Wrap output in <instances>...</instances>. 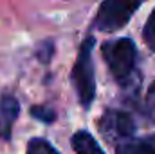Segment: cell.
Returning a JSON list of instances; mask_svg holds the SVG:
<instances>
[{"label": "cell", "mask_w": 155, "mask_h": 154, "mask_svg": "<svg viewBox=\"0 0 155 154\" xmlns=\"http://www.w3.org/2000/svg\"><path fill=\"white\" fill-rule=\"evenodd\" d=\"M103 58L121 87L132 85L137 76V47L130 38H117L105 42L101 47Z\"/></svg>", "instance_id": "1"}, {"label": "cell", "mask_w": 155, "mask_h": 154, "mask_svg": "<svg viewBox=\"0 0 155 154\" xmlns=\"http://www.w3.org/2000/svg\"><path fill=\"white\" fill-rule=\"evenodd\" d=\"M94 45H96L94 37H88L83 40L79 53H78L76 64L71 73V80L74 83L79 103L85 109H88L96 98V75H94V58H92Z\"/></svg>", "instance_id": "2"}, {"label": "cell", "mask_w": 155, "mask_h": 154, "mask_svg": "<svg viewBox=\"0 0 155 154\" xmlns=\"http://www.w3.org/2000/svg\"><path fill=\"white\" fill-rule=\"evenodd\" d=\"M144 0H103L94 18V27L105 33L124 27Z\"/></svg>", "instance_id": "3"}, {"label": "cell", "mask_w": 155, "mask_h": 154, "mask_svg": "<svg viewBox=\"0 0 155 154\" xmlns=\"http://www.w3.org/2000/svg\"><path fill=\"white\" fill-rule=\"evenodd\" d=\"M97 127L108 142H123L126 138H132L135 131V121L128 113L108 109L103 113L101 120L97 121Z\"/></svg>", "instance_id": "4"}, {"label": "cell", "mask_w": 155, "mask_h": 154, "mask_svg": "<svg viewBox=\"0 0 155 154\" xmlns=\"http://www.w3.org/2000/svg\"><path fill=\"white\" fill-rule=\"evenodd\" d=\"M20 114V103L15 96L4 94L0 98V140H11L13 125Z\"/></svg>", "instance_id": "5"}, {"label": "cell", "mask_w": 155, "mask_h": 154, "mask_svg": "<svg viewBox=\"0 0 155 154\" xmlns=\"http://www.w3.org/2000/svg\"><path fill=\"white\" fill-rule=\"evenodd\" d=\"M116 154H155V134L143 138H126L117 145Z\"/></svg>", "instance_id": "6"}, {"label": "cell", "mask_w": 155, "mask_h": 154, "mask_svg": "<svg viewBox=\"0 0 155 154\" xmlns=\"http://www.w3.org/2000/svg\"><path fill=\"white\" fill-rule=\"evenodd\" d=\"M72 149L76 154H105L101 151V147L97 145V142L94 140V136L87 131H78L72 136Z\"/></svg>", "instance_id": "7"}, {"label": "cell", "mask_w": 155, "mask_h": 154, "mask_svg": "<svg viewBox=\"0 0 155 154\" xmlns=\"http://www.w3.org/2000/svg\"><path fill=\"white\" fill-rule=\"evenodd\" d=\"M25 154H60L47 140L43 138H35L29 142L27 145V152Z\"/></svg>", "instance_id": "8"}, {"label": "cell", "mask_w": 155, "mask_h": 154, "mask_svg": "<svg viewBox=\"0 0 155 154\" xmlns=\"http://www.w3.org/2000/svg\"><path fill=\"white\" fill-rule=\"evenodd\" d=\"M143 38L146 42V45L155 51V9L152 11V15L148 16L146 24H144V29H143Z\"/></svg>", "instance_id": "9"}, {"label": "cell", "mask_w": 155, "mask_h": 154, "mask_svg": "<svg viewBox=\"0 0 155 154\" xmlns=\"http://www.w3.org/2000/svg\"><path fill=\"white\" fill-rule=\"evenodd\" d=\"M144 114L148 116L152 121H155V82L150 85L146 96H144V103H143Z\"/></svg>", "instance_id": "10"}, {"label": "cell", "mask_w": 155, "mask_h": 154, "mask_svg": "<svg viewBox=\"0 0 155 154\" xmlns=\"http://www.w3.org/2000/svg\"><path fill=\"white\" fill-rule=\"evenodd\" d=\"M31 114L35 116L36 120L40 121H43V123H51V121H54L56 120V113L52 111V109H49V107H33L31 109Z\"/></svg>", "instance_id": "11"}, {"label": "cell", "mask_w": 155, "mask_h": 154, "mask_svg": "<svg viewBox=\"0 0 155 154\" xmlns=\"http://www.w3.org/2000/svg\"><path fill=\"white\" fill-rule=\"evenodd\" d=\"M52 51H54V47H52V44H51V42H45V44H41V49H40V53H38L40 60H43V62H49V60H51V54H52Z\"/></svg>", "instance_id": "12"}]
</instances>
